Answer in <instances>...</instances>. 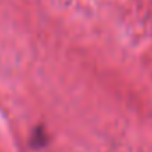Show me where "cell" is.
Masks as SVG:
<instances>
[{
    "label": "cell",
    "instance_id": "1",
    "mask_svg": "<svg viewBox=\"0 0 152 152\" xmlns=\"http://www.w3.org/2000/svg\"><path fill=\"white\" fill-rule=\"evenodd\" d=\"M31 143H32V147H43V145H47V134H45V131L41 127L34 129V134L31 138Z\"/></svg>",
    "mask_w": 152,
    "mask_h": 152
}]
</instances>
